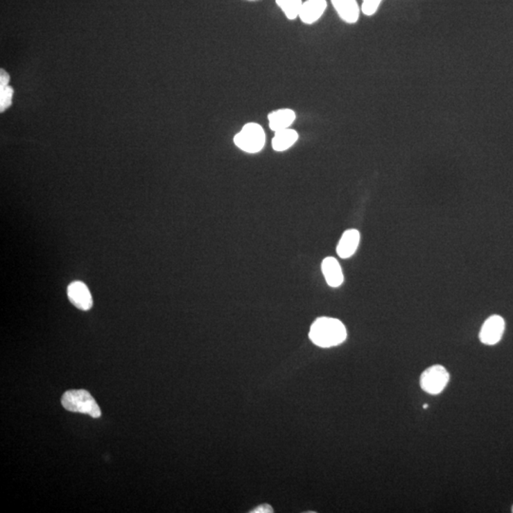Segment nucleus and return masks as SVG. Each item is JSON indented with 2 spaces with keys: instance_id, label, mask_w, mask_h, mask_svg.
I'll return each mask as SVG.
<instances>
[{
  "instance_id": "1",
  "label": "nucleus",
  "mask_w": 513,
  "mask_h": 513,
  "mask_svg": "<svg viewBox=\"0 0 513 513\" xmlns=\"http://www.w3.org/2000/svg\"><path fill=\"white\" fill-rule=\"evenodd\" d=\"M309 338L320 347H333L340 345L346 340L347 331L340 320L332 318H320L313 323Z\"/></svg>"
},
{
  "instance_id": "2",
  "label": "nucleus",
  "mask_w": 513,
  "mask_h": 513,
  "mask_svg": "<svg viewBox=\"0 0 513 513\" xmlns=\"http://www.w3.org/2000/svg\"><path fill=\"white\" fill-rule=\"evenodd\" d=\"M62 405L69 412H80L94 418L101 417V410L86 390H71L66 392L62 397Z\"/></svg>"
},
{
  "instance_id": "3",
  "label": "nucleus",
  "mask_w": 513,
  "mask_h": 513,
  "mask_svg": "<svg viewBox=\"0 0 513 513\" xmlns=\"http://www.w3.org/2000/svg\"><path fill=\"white\" fill-rule=\"evenodd\" d=\"M235 145L247 153H258L266 145V133L261 125L256 123H248L234 137Z\"/></svg>"
},
{
  "instance_id": "4",
  "label": "nucleus",
  "mask_w": 513,
  "mask_h": 513,
  "mask_svg": "<svg viewBox=\"0 0 513 513\" xmlns=\"http://www.w3.org/2000/svg\"><path fill=\"white\" fill-rule=\"evenodd\" d=\"M450 381V374L441 365H433L423 372L420 378V386L428 394H440L446 388Z\"/></svg>"
},
{
  "instance_id": "5",
  "label": "nucleus",
  "mask_w": 513,
  "mask_h": 513,
  "mask_svg": "<svg viewBox=\"0 0 513 513\" xmlns=\"http://www.w3.org/2000/svg\"><path fill=\"white\" fill-rule=\"evenodd\" d=\"M504 331V319L498 315H494L484 322L479 338L484 345H494L501 340Z\"/></svg>"
},
{
  "instance_id": "6",
  "label": "nucleus",
  "mask_w": 513,
  "mask_h": 513,
  "mask_svg": "<svg viewBox=\"0 0 513 513\" xmlns=\"http://www.w3.org/2000/svg\"><path fill=\"white\" fill-rule=\"evenodd\" d=\"M68 297L74 306L84 311L91 309L92 306L91 292L83 282L74 281L70 284L68 288Z\"/></svg>"
},
{
  "instance_id": "7",
  "label": "nucleus",
  "mask_w": 513,
  "mask_h": 513,
  "mask_svg": "<svg viewBox=\"0 0 513 513\" xmlns=\"http://www.w3.org/2000/svg\"><path fill=\"white\" fill-rule=\"evenodd\" d=\"M327 8V0H306L302 3L299 17L304 24H314L319 21Z\"/></svg>"
},
{
  "instance_id": "8",
  "label": "nucleus",
  "mask_w": 513,
  "mask_h": 513,
  "mask_svg": "<svg viewBox=\"0 0 513 513\" xmlns=\"http://www.w3.org/2000/svg\"><path fill=\"white\" fill-rule=\"evenodd\" d=\"M338 17L348 24H355L358 21L359 10L356 0H331Z\"/></svg>"
},
{
  "instance_id": "9",
  "label": "nucleus",
  "mask_w": 513,
  "mask_h": 513,
  "mask_svg": "<svg viewBox=\"0 0 513 513\" xmlns=\"http://www.w3.org/2000/svg\"><path fill=\"white\" fill-rule=\"evenodd\" d=\"M268 119L269 128L277 132L291 127L296 120V112L291 109L277 110L268 114Z\"/></svg>"
},
{
  "instance_id": "10",
  "label": "nucleus",
  "mask_w": 513,
  "mask_h": 513,
  "mask_svg": "<svg viewBox=\"0 0 513 513\" xmlns=\"http://www.w3.org/2000/svg\"><path fill=\"white\" fill-rule=\"evenodd\" d=\"M322 270L328 286L331 287L340 286L345 281L342 269H341L337 259L333 258V256H327L323 260Z\"/></svg>"
},
{
  "instance_id": "11",
  "label": "nucleus",
  "mask_w": 513,
  "mask_h": 513,
  "mask_svg": "<svg viewBox=\"0 0 513 513\" xmlns=\"http://www.w3.org/2000/svg\"><path fill=\"white\" fill-rule=\"evenodd\" d=\"M360 234L358 230L349 229L343 233L337 247L338 255L341 259H348L352 256L358 250Z\"/></svg>"
},
{
  "instance_id": "12",
  "label": "nucleus",
  "mask_w": 513,
  "mask_h": 513,
  "mask_svg": "<svg viewBox=\"0 0 513 513\" xmlns=\"http://www.w3.org/2000/svg\"><path fill=\"white\" fill-rule=\"evenodd\" d=\"M297 139H299V134L296 130L286 128V130L275 132V136L272 140V147L274 150L281 153V151H286L293 147Z\"/></svg>"
},
{
  "instance_id": "13",
  "label": "nucleus",
  "mask_w": 513,
  "mask_h": 513,
  "mask_svg": "<svg viewBox=\"0 0 513 513\" xmlns=\"http://www.w3.org/2000/svg\"><path fill=\"white\" fill-rule=\"evenodd\" d=\"M302 0H276V4L289 20L299 17L302 6Z\"/></svg>"
},
{
  "instance_id": "14",
  "label": "nucleus",
  "mask_w": 513,
  "mask_h": 513,
  "mask_svg": "<svg viewBox=\"0 0 513 513\" xmlns=\"http://www.w3.org/2000/svg\"><path fill=\"white\" fill-rule=\"evenodd\" d=\"M381 2L382 0H363V3L361 5V11L367 17H372L378 12Z\"/></svg>"
},
{
  "instance_id": "15",
  "label": "nucleus",
  "mask_w": 513,
  "mask_h": 513,
  "mask_svg": "<svg viewBox=\"0 0 513 513\" xmlns=\"http://www.w3.org/2000/svg\"><path fill=\"white\" fill-rule=\"evenodd\" d=\"M12 94L14 92L10 87L7 86L0 89V110L1 112H4L12 104Z\"/></svg>"
},
{
  "instance_id": "16",
  "label": "nucleus",
  "mask_w": 513,
  "mask_h": 513,
  "mask_svg": "<svg viewBox=\"0 0 513 513\" xmlns=\"http://www.w3.org/2000/svg\"><path fill=\"white\" fill-rule=\"evenodd\" d=\"M251 513H272L273 512V509H272L271 506H269L268 504H263L261 505V506H259L258 507H256L255 510H251Z\"/></svg>"
},
{
  "instance_id": "17",
  "label": "nucleus",
  "mask_w": 513,
  "mask_h": 513,
  "mask_svg": "<svg viewBox=\"0 0 513 513\" xmlns=\"http://www.w3.org/2000/svg\"><path fill=\"white\" fill-rule=\"evenodd\" d=\"M428 407H429V405L428 404L423 405V408H424V409H427Z\"/></svg>"
},
{
  "instance_id": "18",
  "label": "nucleus",
  "mask_w": 513,
  "mask_h": 513,
  "mask_svg": "<svg viewBox=\"0 0 513 513\" xmlns=\"http://www.w3.org/2000/svg\"><path fill=\"white\" fill-rule=\"evenodd\" d=\"M248 1H256V0H248Z\"/></svg>"
},
{
  "instance_id": "19",
  "label": "nucleus",
  "mask_w": 513,
  "mask_h": 513,
  "mask_svg": "<svg viewBox=\"0 0 513 513\" xmlns=\"http://www.w3.org/2000/svg\"><path fill=\"white\" fill-rule=\"evenodd\" d=\"M512 512H513V507H512Z\"/></svg>"
}]
</instances>
